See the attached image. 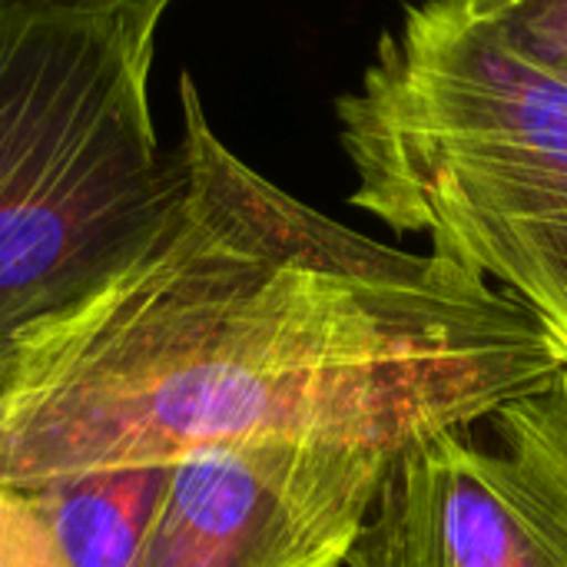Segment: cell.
Returning <instances> with one entry per match:
<instances>
[{
    "label": "cell",
    "instance_id": "6da1fadb",
    "mask_svg": "<svg viewBox=\"0 0 567 567\" xmlns=\"http://www.w3.org/2000/svg\"><path fill=\"white\" fill-rule=\"evenodd\" d=\"M179 106L163 223L0 349V488L249 442L399 455L565 375L532 309L289 196L213 133L189 73Z\"/></svg>",
    "mask_w": 567,
    "mask_h": 567
},
{
    "label": "cell",
    "instance_id": "277c9868",
    "mask_svg": "<svg viewBox=\"0 0 567 567\" xmlns=\"http://www.w3.org/2000/svg\"><path fill=\"white\" fill-rule=\"evenodd\" d=\"M346 567H567V372L402 449Z\"/></svg>",
    "mask_w": 567,
    "mask_h": 567
},
{
    "label": "cell",
    "instance_id": "ba28073f",
    "mask_svg": "<svg viewBox=\"0 0 567 567\" xmlns=\"http://www.w3.org/2000/svg\"><path fill=\"white\" fill-rule=\"evenodd\" d=\"M512 33L567 80V0H505Z\"/></svg>",
    "mask_w": 567,
    "mask_h": 567
},
{
    "label": "cell",
    "instance_id": "7a4b0ae2",
    "mask_svg": "<svg viewBox=\"0 0 567 567\" xmlns=\"http://www.w3.org/2000/svg\"><path fill=\"white\" fill-rule=\"evenodd\" d=\"M349 203L532 309L567 349V80L505 0L405 7L336 100Z\"/></svg>",
    "mask_w": 567,
    "mask_h": 567
},
{
    "label": "cell",
    "instance_id": "5b68a950",
    "mask_svg": "<svg viewBox=\"0 0 567 567\" xmlns=\"http://www.w3.org/2000/svg\"><path fill=\"white\" fill-rule=\"evenodd\" d=\"M395 455L249 442L169 468L140 567H346Z\"/></svg>",
    "mask_w": 567,
    "mask_h": 567
},
{
    "label": "cell",
    "instance_id": "3957f363",
    "mask_svg": "<svg viewBox=\"0 0 567 567\" xmlns=\"http://www.w3.org/2000/svg\"><path fill=\"white\" fill-rule=\"evenodd\" d=\"M166 0H0V349L116 272L183 186L150 76Z\"/></svg>",
    "mask_w": 567,
    "mask_h": 567
},
{
    "label": "cell",
    "instance_id": "52a82bcc",
    "mask_svg": "<svg viewBox=\"0 0 567 567\" xmlns=\"http://www.w3.org/2000/svg\"><path fill=\"white\" fill-rule=\"evenodd\" d=\"M0 567H70L23 492L0 488Z\"/></svg>",
    "mask_w": 567,
    "mask_h": 567
},
{
    "label": "cell",
    "instance_id": "8992f818",
    "mask_svg": "<svg viewBox=\"0 0 567 567\" xmlns=\"http://www.w3.org/2000/svg\"><path fill=\"white\" fill-rule=\"evenodd\" d=\"M173 465L113 468L23 492L70 567H140Z\"/></svg>",
    "mask_w": 567,
    "mask_h": 567
}]
</instances>
